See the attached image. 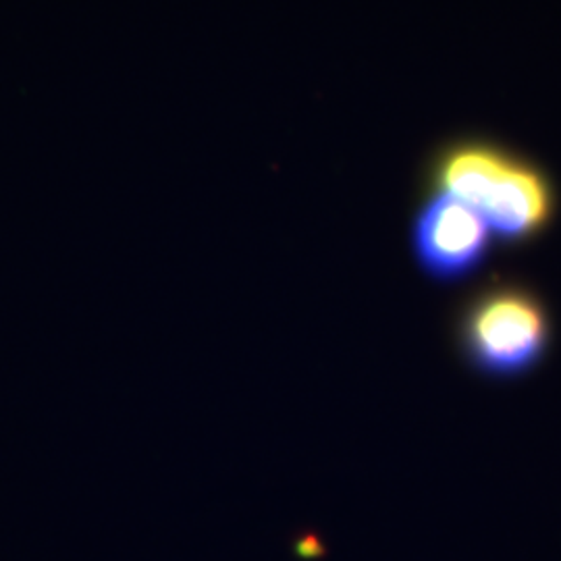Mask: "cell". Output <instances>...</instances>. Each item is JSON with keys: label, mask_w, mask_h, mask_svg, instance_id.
Listing matches in <instances>:
<instances>
[{"label": "cell", "mask_w": 561, "mask_h": 561, "mask_svg": "<svg viewBox=\"0 0 561 561\" xmlns=\"http://www.w3.org/2000/svg\"><path fill=\"white\" fill-rule=\"evenodd\" d=\"M466 340L472 356L491 373H520L541 356L547 321L526 294H493L468 319Z\"/></svg>", "instance_id": "cell-1"}, {"label": "cell", "mask_w": 561, "mask_h": 561, "mask_svg": "<svg viewBox=\"0 0 561 561\" xmlns=\"http://www.w3.org/2000/svg\"><path fill=\"white\" fill-rule=\"evenodd\" d=\"M503 159L500 152L484 146H463L447 154L442 162L437 181L443 194H451L470 206L479 208L484 194L502 173Z\"/></svg>", "instance_id": "cell-4"}, {"label": "cell", "mask_w": 561, "mask_h": 561, "mask_svg": "<svg viewBox=\"0 0 561 561\" xmlns=\"http://www.w3.org/2000/svg\"><path fill=\"white\" fill-rule=\"evenodd\" d=\"M489 225L481 213L451 194L428 202L414 225V250L426 271L458 277L472 271L486 250Z\"/></svg>", "instance_id": "cell-2"}, {"label": "cell", "mask_w": 561, "mask_h": 561, "mask_svg": "<svg viewBox=\"0 0 561 561\" xmlns=\"http://www.w3.org/2000/svg\"><path fill=\"white\" fill-rule=\"evenodd\" d=\"M477 210L502 238L520 240L545 225L551 210V194L537 171L520 162L505 161Z\"/></svg>", "instance_id": "cell-3"}]
</instances>
